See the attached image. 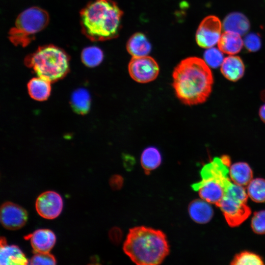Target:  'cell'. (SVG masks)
<instances>
[{"label": "cell", "mask_w": 265, "mask_h": 265, "mask_svg": "<svg viewBox=\"0 0 265 265\" xmlns=\"http://www.w3.org/2000/svg\"><path fill=\"white\" fill-rule=\"evenodd\" d=\"M251 226L254 233L265 234V210L254 213L251 219Z\"/></svg>", "instance_id": "obj_25"}, {"label": "cell", "mask_w": 265, "mask_h": 265, "mask_svg": "<svg viewBox=\"0 0 265 265\" xmlns=\"http://www.w3.org/2000/svg\"><path fill=\"white\" fill-rule=\"evenodd\" d=\"M0 219L2 225L5 228L11 230H18L26 223L27 213L21 206L6 202L1 206Z\"/></svg>", "instance_id": "obj_9"}, {"label": "cell", "mask_w": 265, "mask_h": 265, "mask_svg": "<svg viewBox=\"0 0 265 265\" xmlns=\"http://www.w3.org/2000/svg\"><path fill=\"white\" fill-rule=\"evenodd\" d=\"M233 265H261L264 261L258 255L247 251H243L237 254L232 260Z\"/></svg>", "instance_id": "obj_23"}, {"label": "cell", "mask_w": 265, "mask_h": 265, "mask_svg": "<svg viewBox=\"0 0 265 265\" xmlns=\"http://www.w3.org/2000/svg\"><path fill=\"white\" fill-rule=\"evenodd\" d=\"M51 82L40 77L33 78L27 83L28 94L33 100L43 101L48 99L51 92Z\"/></svg>", "instance_id": "obj_17"}, {"label": "cell", "mask_w": 265, "mask_h": 265, "mask_svg": "<svg viewBox=\"0 0 265 265\" xmlns=\"http://www.w3.org/2000/svg\"><path fill=\"white\" fill-rule=\"evenodd\" d=\"M128 53L132 56L147 55L151 50V45L146 36L142 33L133 34L129 39L126 46Z\"/></svg>", "instance_id": "obj_16"}, {"label": "cell", "mask_w": 265, "mask_h": 265, "mask_svg": "<svg viewBox=\"0 0 265 265\" xmlns=\"http://www.w3.org/2000/svg\"><path fill=\"white\" fill-rule=\"evenodd\" d=\"M220 71L226 79L235 82L244 75L245 66L240 57L230 55L224 59L221 65Z\"/></svg>", "instance_id": "obj_12"}, {"label": "cell", "mask_w": 265, "mask_h": 265, "mask_svg": "<svg viewBox=\"0 0 265 265\" xmlns=\"http://www.w3.org/2000/svg\"><path fill=\"white\" fill-rule=\"evenodd\" d=\"M247 193L255 202H265V179L257 178L252 179L248 184Z\"/></svg>", "instance_id": "obj_21"}, {"label": "cell", "mask_w": 265, "mask_h": 265, "mask_svg": "<svg viewBox=\"0 0 265 265\" xmlns=\"http://www.w3.org/2000/svg\"><path fill=\"white\" fill-rule=\"evenodd\" d=\"M204 59L210 67L216 68L221 66L224 58L223 53L219 49L212 47L205 52Z\"/></svg>", "instance_id": "obj_24"}, {"label": "cell", "mask_w": 265, "mask_h": 265, "mask_svg": "<svg viewBox=\"0 0 265 265\" xmlns=\"http://www.w3.org/2000/svg\"><path fill=\"white\" fill-rule=\"evenodd\" d=\"M103 51L96 46H90L84 48L81 53L83 63L89 67H94L99 65L103 61Z\"/></svg>", "instance_id": "obj_22"}, {"label": "cell", "mask_w": 265, "mask_h": 265, "mask_svg": "<svg viewBox=\"0 0 265 265\" xmlns=\"http://www.w3.org/2000/svg\"><path fill=\"white\" fill-rule=\"evenodd\" d=\"M243 45L249 52H255L261 47L262 42L259 33H250L247 34L243 40Z\"/></svg>", "instance_id": "obj_26"}, {"label": "cell", "mask_w": 265, "mask_h": 265, "mask_svg": "<svg viewBox=\"0 0 265 265\" xmlns=\"http://www.w3.org/2000/svg\"><path fill=\"white\" fill-rule=\"evenodd\" d=\"M0 263L1 265H24L28 264V260L18 246L7 244L5 238L1 237Z\"/></svg>", "instance_id": "obj_11"}, {"label": "cell", "mask_w": 265, "mask_h": 265, "mask_svg": "<svg viewBox=\"0 0 265 265\" xmlns=\"http://www.w3.org/2000/svg\"><path fill=\"white\" fill-rule=\"evenodd\" d=\"M141 166L146 174L158 167L161 162V156L159 150L155 147H149L142 152L140 158Z\"/></svg>", "instance_id": "obj_20"}, {"label": "cell", "mask_w": 265, "mask_h": 265, "mask_svg": "<svg viewBox=\"0 0 265 265\" xmlns=\"http://www.w3.org/2000/svg\"><path fill=\"white\" fill-rule=\"evenodd\" d=\"M218 49L223 53L234 55L239 53L243 46L241 35L237 33L225 31L217 43Z\"/></svg>", "instance_id": "obj_15"}, {"label": "cell", "mask_w": 265, "mask_h": 265, "mask_svg": "<svg viewBox=\"0 0 265 265\" xmlns=\"http://www.w3.org/2000/svg\"><path fill=\"white\" fill-rule=\"evenodd\" d=\"M90 95L84 88H78L71 95V106L75 112L80 114H85L90 109Z\"/></svg>", "instance_id": "obj_19"}, {"label": "cell", "mask_w": 265, "mask_h": 265, "mask_svg": "<svg viewBox=\"0 0 265 265\" xmlns=\"http://www.w3.org/2000/svg\"><path fill=\"white\" fill-rule=\"evenodd\" d=\"M25 64L37 77L50 82L64 78L69 71V57L62 49L53 45L41 46L24 59Z\"/></svg>", "instance_id": "obj_4"}, {"label": "cell", "mask_w": 265, "mask_h": 265, "mask_svg": "<svg viewBox=\"0 0 265 265\" xmlns=\"http://www.w3.org/2000/svg\"><path fill=\"white\" fill-rule=\"evenodd\" d=\"M123 12L112 0H94L80 13L83 33L93 41H104L118 36Z\"/></svg>", "instance_id": "obj_2"}, {"label": "cell", "mask_w": 265, "mask_h": 265, "mask_svg": "<svg viewBox=\"0 0 265 265\" xmlns=\"http://www.w3.org/2000/svg\"><path fill=\"white\" fill-rule=\"evenodd\" d=\"M229 176L234 183L243 186L253 179V171L246 162H238L230 166Z\"/></svg>", "instance_id": "obj_18"}, {"label": "cell", "mask_w": 265, "mask_h": 265, "mask_svg": "<svg viewBox=\"0 0 265 265\" xmlns=\"http://www.w3.org/2000/svg\"><path fill=\"white\" fill-rule=\"evenodd\" d=\"M29 239L35 252H49L56 242V237L51 230L47 229H38L25 237Z\"/></svg>", "instance_id": "obj_10"}, {"label": "cell", "mask_w": 265, "mask_h": 265, "mask_svg": "<svg viewBox=\"0 0 265 265\" xmlns=\"http://www.w3.org/2000/svg\"><path fill=\"white\" fill-rule=\"evenodd\" d=\"M128 71L134 80L145 83L152 81L158 77L159 68L156 61L151 56H132L128 65Z\"/></svg>", "instance_id": "obj_6"}, {"label": "cell", "mask_w": 265, "mask_h": 265, "mask_svg": "<svg viewBox=\"0 0 265 265\" xmlns=\"http://www.w3.org/2000/svg\"><path fill=\"white\" fill-rule=\"evenodd\" d=\"M172 77L176 95L185 105L202 104L211 93L212 74L201 58L189 57L182 60L174 68Z\"/></svg>", "instance_id": "obj_1"}, {"label": "cell", "mask_w": 265, "mask_h": 265, "mask_svg": "<svg viewBox=\"0 0 265 265\" xmlns=\"http://www.w3.org/2000/svg\"><path fill=\"white\" fill-rule=\"evenodd\" d=\"M123 249L138 265H159L169 252L165 235L160 230L144 226L130 229Z\"/></svg>", "instance_id": "obj_3"}, {"label": "cell", "mask_w": 265, "mask_h": 265, "mask_svg": "<svg viewBox=\"0 0 265 265\" xmlns=\"http://www.w3.org/2000/svg\"><path fill=\"white\" fill-rule=\"evenodd\" d=\"M222 24L215 16L205 17L200 24L196 33V41L201 48L208 49L218 42L221 36Z\"/></svg>", "instance_id": "obj_7"}, {"label": "cell", "mask_w": 265, "mask_h": 265, "mask_svg": "<svg viewBox=\"0 0 265 265\" xmlns=\"http://www.w3.org/2000/svg\"><path fill=\"white\" fill-rule=\"evenodd\" d=\"M188 212L192 219L200 224L209 222L213 211L210 203L203 199H195L189 205Z\"/></svg>", "instance_id": "obj_13"}, {"label": "cell", "mask_w": 265, "mask_h": 265, "mask_svg": "<svg viewBox=\"0 0 265 265\" xmlns=\"http://www.w3.org/2000/svg\"><path fill=\"white\" fill-rule=\"evenodd\" d=\"M109 184L111 187L113 189H119L122 186L123 179L120 175H113L110 179Z\"/></svg>", "instance_id": "obj_28"}, {"label": "cell", "mask_w": 265, "mask_h": 265, "mask_svg": "<svg viewBox=\"0 0 265 265\" xmlns=\"http://www.w3.org/2000/svg\"><path fill=\"white\" fill-rule=\"evenodd\" d=\"M49 22V15L46 11L36 6L29 7L17 17L14 26L9 32V39L15 46L25 47Z\"/></svg>", "instance_id": "obj_5"}, {"label": "cell", "mask_w": 265, "mask_h": 265, "mask_svg": "<svg viewBox=\"0 0 265 265\" xmlns=\"http://www.w3.org/2000/svg\"><path fill=\"white\" fill-rule=\"evenodd\" d=\"M259 114L261 120L265 123V104L260 107Z\"/></svg>", "instance_id": "obj_29"}, {"label": "cell", "mask_w": 265, "mask_h": 265, "mask_svg": "<svg viewBox=\"0 0 265 265\" xmlns=\"http://www.w3.org/2000/svg\"><path fill=\"white\" fill-rule=\"evenodd\" d=\"M222 27L225 31H233L243 35L249 31L250 24L249 20L243 14L234 12L225 17Z\"/></svg>", "instance_id": "obj_14"}, {"label": "cell", "mask_w": 265, "mask_h": 265, "mask_svg": "<svg viewBox=\"0 0 265 265\" xmlns=\"http://www.w3.org/2000/svg\"><path fill=\"white\" fill-rule=\"evenodd\" d=\"M63 200L61 196L53 191H46L37 197L35 208L42 217L53 219L58 217L62 212Z\"/></svg>", "instance_id": "obj_8"}, {"label": "cell", "mask_w": 265, "mask_h": 265, "mask_svg": "<svg viewBox=\"0 0 265 265\" xmlns=\"http://www.w3.org/2000/svg\"><path fill=\"white\" fill-rule=\"evenodd\" d=\"M56 261L55 257L49 252H35L30 260L31 265H55Z\"/></svg>", "instance_id": "obj_27"}]
</instances>
